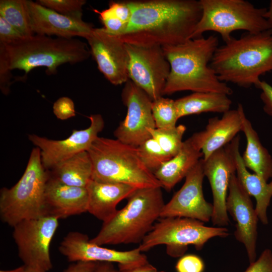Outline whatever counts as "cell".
Wrapping results in <instances>:
<instances>
[{"mask_svg":"<svg viewBox=\"0 0 272 272\" xmlns=\"http://www.w3.org/2000/svg\"><path fill=\"white\" fill-rule=\"evenodd\" d=\"M127 2L131 18L118 36L125 43L139 46L175 45L191 39L202 13L196 0Z\"/></svg>","mask_w":272,"mask_h":272,"instance_id":"1","label":"cell"},{"mask_svg":"<svg viewBox=\"0 0 272 272\" xmlns=\"http://www.w3.org/2000/svg\"><path fill=\"white\" fill-rule=\"evenodd\" d=\"M218 46V38L214 35L162 46L170 66L163 95L183 91L232 94V89L220 81L210 65Z\"/></svg>","mask_w":272,"mask_h":272,"instance_id":"2","label":"cell"},{"mask_svg":"<svg viewBox=\"0 0 272 272\" xmlns=\"http://www.w3.org/2000/svg\"><path fill=\"white\" fill-rule=\"evenodd\" d=\"M210 65L221 82L258 88L260 76L272 71V29L232 37L218 46Z\"/></svg>","mask_w":272,"mask_h":272,"instance_id":"3","label":"cell"},{"mask_svg":"<svg viewBox=\"0 0 272 272\" xmlns=\"http://www.w3.org/2000/svg\"><path fill=\"white\" fill-rule=\"evenodd\" d=\"M90 55L87 45L80 39L35 34L0 44V68L23 71L26 77L33 69L44 67L47 74L51 75L60 65L81 62Z\"/></svg>","mask_w":272,"mask_h":272,"instance_id":"4","label":"cell"},{"mask_svg":"<svg viewBox=\"0 0 272 272\" xmlns=\"http://www.w3.org/2000/svg\"><path fill=\"white\" fill-rule=\"evenodd\" d=\"M161 188L136 190L90 241L101 246L141 243L160 218L165 205Z\"/></svg>","mask_w":272,"mask_h":272,"instance_id":"5","label":"cell"},{"mask_svg":"<svg viewBox=\"0 0 272 272\" xmlns=\"http://www.w3.org/2000/svg\"><path fill=\"white\" fill-rule=\"evenodd\" d=\"M88 152L93 164L92 179L124 184L138 189L162 187L142 161L137 147L117 139L98 137Z\"/></svg>","mask_w":272,"mask_h":272,"instance_id":"6","label":"cell"},{"mask_svg":"<svg viewBox=\"0 0 272 272\" xmlns=\"http://www.w3.org/2000/svg\"><path fill=\"white\" fill-rule=\"evenodd\" d=\"M49 177L41 162L40 150L32 149L25 170L17 183L0 191L2 221L14 227L20 222L46 216L45 192Z\"/></svg>","mask_w":272,"mask_h":272,"instance_id":"7","label":"cell"},{"mask_svg":"<svg viewBox=\"0 0 272 272\" xmlns=\"http://www.w3.org/2000/svg\"><path fill=\"white\" fill-rule=\"evenodd\" d=\"M202 13L191 39L202 36L207 31L218 33L225 43L233 32L258 33L271 27L264 17L266 8H258L245 0H200Z\"/></svg>","mask_w":272,"mask_h":272,"instance_id":"8","label":"cell"},{"mask_svg":"<svg viewBox=\"0 0 272 272\" xmlns=\"http://www.w3.org/2000/svg\"><path fill=\"white\" fill-rule=\"evenodd\" d=\"M197 220L180 217L161 218L138 247L147 251L159 245H166L167 253L173 257L184 255L188 245L201 250L211 239L225 238L230 234L224 227H209Z\"/></svg>","mask_w":272,"mask_h":272,"instance_id":"9","label":"cell"},{"mask_svg":"<svg viewBox=\"0 0 272 272\" xmlns=\"http://www.w3.org/2000/svg\"><path fill=\"white\" fill-rule=\"evenodd\" d=\"M58 219L49 216L23 221L13 228L18 255L27 268L48 271L52 268L50 255Z\"/></svg>","mask_w":272,"mask_h":272,"instance_id":"10","label":"cell"},{"mask_svg":"<svg viewBox=\"0 0 272 272\" xmlns=\"http://www.w3.org/2000/svg\"><path fill=\"white\" fill-rule=\"evenodd\" d=\"M129 80L143 90L152 101L163 95L170 71L162 47L125 43Z\"/></svg>","mask_w":272,"mask_h":272,"instance_id":"11","label":"cell"},{"mask_svg":"<svg viewBox=\"0 0 272 272\" xmlns=\"http://www.w3.org/2000/svg\"><path fill=\"white\" fill-rule=\"evenodd\" d=\"M240 137L203 159V170L210 184L213 195V211L211 218L216 227L229 225L226 199L231 176L236 171V156L239 151ZM203 159V158H202Z\"/></svg>","mask_w":272,"mask_h":272,"instance_id":"12","label":"cell"},{"mask_svg":"<svg viewBox=\"0 0 272 272\" xmlns=\"http://www.w3.org/2000/svg\"><path fill=\"white\" fill-rule=\"evenodd\" d=\"M121 98L127 108V113L114 131V135L122 143L138 147L151 138L149 129L156 128L152 110V101L130 80L125 83Z\"/></svg>","mask_w":272,"mask_h":272,"instance_id":"13","label":"cell"},{"mask_svg":"<svg viewBox=\"0 0 272 272\" xmlns=\"http://www.w3.org/2000/svg\"><path fill=\"white\" fill-rule=\"evenodd\" d=\"M90 126L86 129L73 130L66 139L53 140L36 134L28 135L29 140L40 150L41 159L47 170L83 151H88L104 127V121L99 114H92Z\"/></svg>","mask_w":272,"mask_h":272,"instance_id":"14","label":"cell"},{"mask_svg":"<svg viewBox=\"0 0 272 272\" xmlns=\"http://www.w3.org/2000/svg\"><path fill=\"white\" fill-rule=\"evenodd\" d=\"M204 177L203 159H201L186 175L181 188L164 205L160 218H187L203 223L211 221L213 206L203 195Z\"/></svg>","mask_w":272,"mask_h":272,"instance_id":"15","label":"cell"},{"mask_svg":"<svg viewBox=\"0 0 272 272\" xmlns=\"http://www.w3.org/2000/svg\"><path fill=\"white\" fill-rule=\"evenodd\" d=\"M85 38L91 55L106 79L114 85L127 82L128 54L123 40L103 28H94Z\"/></svg>","mask_w":272,"mask_h":272,"instance_id":"16","label":"cell"},{"mask_svg":"<svg viewBox=\"0 0 272 272\" xmlns=\"http://www.w3.org/2000/svg\"><path fill=\"white\" fill-rule=\"evenodd\" d=\"M226 199V210L235 222V239L245 247L249 263L256 259L257 224L259 219L250 195L236 173L230 178Z\"/></svg>","mask_w":272,"mask_h":272,"instance_id":"17","label":"cell"},{"mask_svg":"<svg viewBox=\"0 0 272 272\" xmlns=\"http://www.w3.org/2000/svg\"><path fill=\"white\" fill-rule=\"evenodd\" d=\"M58 249L70 262H108L127 265L149 262L138 248L124 251L107 248L92 243L87 235L76 231L69 232L63 238Z\"/></svg>","mask_w":272,"mask_h":272,"instance_id":"18","label":"cell"},{"mask_svg":"<svg viewBox=\"0 0 272 272\" xmlns=\"http://www.w3.org/2000/svg\"><path fill=\"white\" fill-rule=\"evenodd\" d=\"M31 29L37 35L70 38H85L94 28L91 23L78 21L27 0Z\"/></svg>","mask_w":272,"mask_h":272,"instance_id":"19","label":"cell"},{"mask_svg":"<svg viewBox=\"0 0 272 272\" xmlns=\"http://www.w3.org/2000/svg\"><path fill=\"white\" fill-rule=\"evenodd\" d=\"M244 113L242 105L239 103L237 109H230L224 113L221 118L209 119L203 130L191 135L201 149L203 160L230 143L242 131Z\"/></svg>","mask_w":272,"mask_h":272,"instance_id":"20","label":"cell"},{"mask_svg":"<svg viewBox=\"0 0 272 272\" xmlns=\"http://www.w3.org/2000/svg\"><path fill=\"white\" fill-rule=\"evenodd\" d=\"M45 202L46 216L59 220L78 215L88 212V190L86 187L62 183L49 175L45 189Z\"/></svg>","mask_w":272,"mask_h":272,"instance_id":"21","label":"cell"},{"mask_svg":"<svg viewBox=\"0 0 272 272\" xmlns=\"http://www.w3.org/2000/svg\"><path fill=\"white\" fill-rule=\"evenodd\" d=\"M88 192V212L103 222L117 212V206L128 198L138 189L118 183L91 179L86 187Z\"/></svg>","mask_w":272,"mask_h":272,"instance_id":"22","label":"cell"},{"mask_svg":"<svg viewBox=\"0 0 272 272\" xmlns=\"http://www.w3.org/2000/svg\"><path fill=\"white\" fill-rule=\"evenodd\" d=\"M203 154L191 136L183 142L179 152L154 173L162 187L170 191L197 164Z\"/></svg>","mask_w":272,"mask_h":272,"instance_id":"23","label":"cell"},{"mask_svg":"<svg viewBox=\"0 0 272 272\" xmlns=\"http://www.w3.org/2000/svg\"><path fill=\"white\" fill-rule=\"evenodd\" d=\"M242 131L247 141L246 148L242 156L245 166L267 181L272 177V157L262 145L257 132L245 113L242 117Z\"/></svg>","mask_w":272,"mask_h":272,"instance_id":"24","label":"cell"},{"mask_svg":"<svg viewBox=\"0 0 272 272\" xmlns=\"http://www.w3.org/2000/svg\"><path fill=\"white\" fill-rule=\"evenodd\" d=\"M236 176L246 191L256 200L255 211L260 221L268 223L267 209L272 197V181L269 183L255 173L249 172L245 166L239 151L236 156Z\"/></svg>","mask_w":272,"mask_h":272,"instance_id":"25","label":"cell"},{"mask_svg":"<svg viewBox=\"0 0 272 272\" xmlns=\"http://www.w3.org/2000/svg\"><path fill=\"white\" fill-rule=\"evenodd\" d=\"M52 178L66 185L86 187L92 179L93 164L88 151L80 152L48 170Z\"/></svg>","mask_w":272,"mask_h":272,"instance_id":"26","label":"cell"},{"mask_svg":"<svg viewBox=\"0 0 272 272\" xmlns=\"http://www.w3.org/2000/svg\"><path fill=\"white\" fill-rule=\"evenodd\" d=\"M179 118L203 112L225 113L230 109L228 95L217 92H193L175 100Z\"/></svg>","mask_w":272,"mask_h":272,"instance_id":"27","label":"cell"},{"mask_svg":"<svg viewBox=\"0 0 272 272\" xmlns=\"http://www.w3.org/2000/svg\"><path fill=\"white\" fill-rule=\"evenodd\" d=\"M0 16L24 37L34 35L30 26L27 0H1Z\"/></svg>","mask_w":272,"mask_h":272,"instance_id":"28","label":"cell"},{"mask_svg":"<svg viewBox=\"0 0 272 272\" xmlns=\"http://www.w3.org/2000/svg\"><path fill=\"white\" fill-rule=\"evenodd\" d=\"M186 129L184 125L179 124L171 128H151L149 132L170 159L180 150Z\"/></svg>","mask_w":272,"mask_h":272,"instance_id":"29","label":"cell"},{"mask_svg":"<svg viewBox=\"0 0 272 272\" xmlns=\"http://www.w3.org/2000/svg\"><path fill=\"white\" fill-rule=\"evenodd\" d=\"M152 110L156 128H171L176 126L179 118L175 100L162 96L152 101Z\"/></svg>","mask_w":272,"mask_h":272,"instance_id":"30","label":"cell"},{"mask_svg":"<svg viewBox=\"0 0 272 272\" xmlns=\"http://www.w3.org/2000/svg\"><path fill=\"white\" fill-rule=\"evenodd\" d=\"M139 155L148 169L153 174L169 158L152 137L137 147Z\"/></svg>","mask_w":272,"mask_h":272,"instance_id":"31","label":"cell"},{"mask_svg":"<svg viewBox=\"0 0 272 272\" xmlns=\"http://www.w3.org/2000/svg\"><path fill=\"white\" fill-rule=\"evenodd\" d=\"M40 5L78 21H83L85 0H38Z\"/></svg>","mask_w":272,"mask_h":272,"instance_id":"32","label":"cell"},{"mask_svg":"<svg viewBox=\"0 0 272 272\" xmlns=\"http://www.w3.org/2000/svg\"><path fill=\"white\" fill-rule=\"evenodd\" d=\"M94 11L99 15L103 28L108 33L120 36L126 29L128 24L117 18L108 8L102 11L97 10Z\"/></svg>","mask_w":272,"mask_h":272,"instance_id":"33","label":"cell"},{"mask_svg":"<svg viewBox=\"0 0 272 272\" xmlns=\"http://www.w3.org/2000/svg\"><path fill=\"white\" fill-rule=\"evenodd\" d=\"M205 268L201 258L193 254L182 256L175 265L176 272H203Z\"/></svg>","mask_w":272,"mask_h":272,"instance_id":"34","label":"cell"},{"mask_svg":"<svg viewBox=\"0 0 272 272\" xmlns=\"http://www.w3.org/2000/svg\"><path fill=\"white\" fill-rule=\"evenodd\" d=\"M53 111L60 120H66L76 115L74 103L67 97L58 98L53 104Z\"/></svg>","mask_w":272,"mask_h":272,"instance_id":"35","label":"cell"},{"mask_svg":"<svg viewBox=\"0 0 272 272\" xmlns=\"http://www.w3.org/2000/svg\"><path fill=\"white\" fill-rule=\"evenodd\" d=\"M243 272H272V251L265 249Z\"/></svg>","mask_w":272,"mask_h":272,"instance_id":"36","label":"cell"},{"mask_svg":"<svg viewBox=\"0 0 272 272\" xmlns=\"http://www.w3.org/2000/svg\"><path fill=\"white\" fill-rule=\"evenodd\" d=\"M24 38L25 37L0 16V44H10Z\"/></svg>","mask_w":272,"mask_h":272,"instance_id":"37","label":"cell"},{"mask_svg":"<svg viewBox=\"0 0 272 272\" xmlns=\"http://www.w3.org/2000/svg\"><path fill=\"white\" fill-rule=\"evenodd\" d=\"M108 9L119 19L128 24L131 16V10L127 1L109 3Z\"/></svg>","mask_w":272,"mask_h":272,"instance_id":"38","label":"cell"},{"mask_svg":"<svg viewBox=\"0 0 272 272\" xmlns=\"http://www.w3.org/2000/svg\"><path fill=\"white\" fill-rule=\"evenodd\" d=\"M257 88L262 91L260 98L264 104V111L272 116V86L266 82L261 81Z\"/></svg>","mask_w":272,"mask_h":272,"instance_id":"39","label":"cell"},{"mask_svg":"<svg viewBox=\"0 0 272 272\" xmlns=\"http://www.w3.org/2000/svg\"><path fill=\"white\" fill-rule=\"evenodd\" d=\"M119 272H164L158 269L149 262L138 265L118 264Z\"/></svg>","mask_w":272,"mask_h":272,"instance_id":"40","label":"cell"},{"mask_svg":"<svg viewBox=\"0 0 272 272\" xmlns=\"http://www.w3.org/2000/svg\"><path fill=\"white\" fill-rule=\"evenodd\" d=\"M98 262L78 261L70 264L63 272H92Z\"/></svg>","mask_w":272,"mask_h":272,"instance_id":"41","label":"cell"},{"mask_svg":"<svg viewBox=\"0 0 272 272\" xmlns=\"http://www.w3.org/2000/svg\"><path fill=\"white\" fill-rule=\"evenodd\" d=\"M113 263L108 262H98L92 272H112L114 269Z\"/></svg>","mask_w":272,"mask_h":272,"instance_id":"42","label":"cell"},{"mask_svg":"<svg viewBox=\"0 0 272 272\" xmlns=\"http://www.w3.org/2000/svg\"><path fill=\"white\" fill-rule=\"evenodd\" d=\"M264 17L267 20L272 28V0L270 1L269 6L264 14Z\"/></svg>","mask_w":272,"mask_h":272,"instance_id":"43","label":"cell"},{"mask_svg":"<svg viewBox=\"0 0 272 272\" xmlns=\"http://www.w3.org/2000/svg\"><path fill=\"white\" fill-rule=\"evenodd\" d=\"M25 269L24 265L11 270H1L0 272H24Z\"/></svg>","mask_w":272,"mask_h":272,"instance_id":"44","label":"cell"},{"mask_svg":"<svg viewBox=\"0 0 272 272\" xmlns=\"http://www.w3.org/2000/svg\"><path fill=\"white\" fill-rule=\"evenodd\" d=\"M24 272H48V271H42V270L29 268L25 266V269Z\"/></svg>","mask_w":272,"mask_h":272,"instance_id":"45","label":"cell"},{"mask_svg":"<svg viewBox=\"0 0 272 272\" xmlns=\"http://www.w3.org/2000/svg\"><path fill=\"white\" fill-rule=\"evenodd\" d=\"M112 272H119V271L114 269Z\"/></svg>","mask_w":272,"mask_h":272,"instance_id":"46","label":"cell"}]
</instances>
